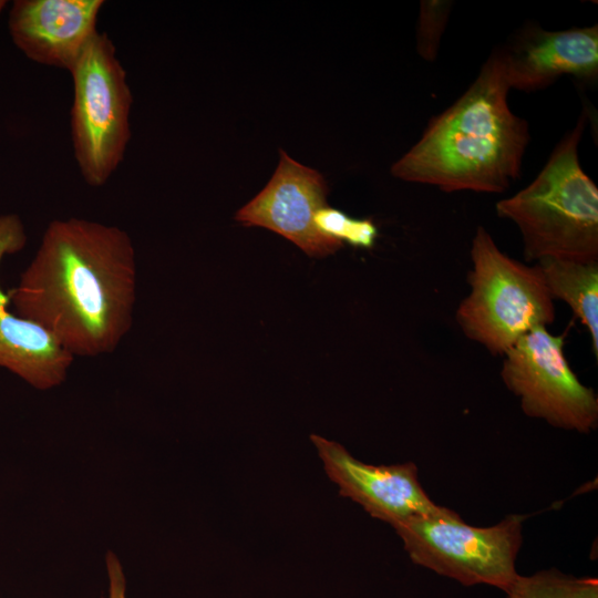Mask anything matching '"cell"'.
Returning a JSON list of instances; mask_svg holds the SVG:
<instances>
[{
	"mask_svg": "<svg viewBox=\"0 0 598 598\" xmlns=\"http://www.w3.org/2000/svg\"><path fill=\"white\" fill-rule=\"evenodd\" d=\"M136 271L135 247L124 229L79 217L54 219L7 295L17 315L74 358L100 357L114 352L132 328Z\"/></svg>",
	"mask_w": 598,
	"mask_h": 598,
	"instance_id": "cell-1",
	"label": "cell"
},
{
	"mask_svg": "<svg viewBox=\"0 0 598 598\" xmlns=\"http://www.w3.org/2000/svg\"><path fill=\"white\" fill-rule=\"evenodd\" d=\"M509 90L497 48L466 91L392 165V175L446 193L505 192L520 176L530 140L527 121L508 105Z\"/></svg>",
	"mask_w": 598,
	"mask_h": 598,
	"instance_id": "cell-2",
	"label": "cell"
},
{
	"mask_svg": "<svg viewBox=\"0 0 598 598\" xmlns=\"http://www.w3.org/2000/svg\"><path fill=\"white\" fill-rule=\"evenodd\" d=\"M587 122L585 110L534 181L496 203L497 216L517 226L526 261H598V187L578 154Z\"/></svg>",
	"mask_w": 598,
	"mask_h": 598,
	"instance_id": "cell-3",
	"label": "cell"
},
{
	"mask_svg": "<svg viewBox=\"0 0 598 598\" xmlns=\"http://www.w3.org/2000/svg\"><path fill=\"white\" fill-rule=\"evenodd\" d=\"M470 254L471 289L455 312L465 337L504 355L529 331L555 321L554 300L536 264L507 256L483 226L476 228Z\"/></svg>",
	"mask_w": 598,
	"mask_h": 598,
	"instance_id": "cell-4",
	"label": "cell"
},
{
	"mask_svg": "<svg viewBox=\"0 0 598 598\" xmlns=\"http://www.w3.org/2000/svg\"><path fill=\"white\" fill-rule=\"evenodd\" d=\"M70 74L73 156L84 182L101 187L123 162L131 140L132 91L105 32L93 37Z\"/></svg>",
	"mask_w": 598,
	"mask_h": 598,
	"instance_id": "cell-5",
	"label": "cell"
},
{
	"mask_svg": "<svg viewBox=\"0 0 598 598\" xmlns=\"http://www.w3.org/2000/svg\"><path fill=\"white\" fill-rule=\"evenodd\" d=\"M525 517L512 514L496 525L476 527L443 507L393 528L415 565L464 586L489 585L506 592L518 576L515 561Z\"/></svg>",
	"mask_w": 598,
	"mask_h": 598,
	"instance_id": "cell-6",
	"label": "cell"
},
{
	"mask_svg": "<svg viewBox=\"0 0 598 598\" xmlns=\"http://www.w3.org/2000/svg\"><path fill=\"white\" fill-rule=\"evenodd\" d=\"M565 338L536 327L504 354L501 377L527 416L586 434L597 427L598 398L570 368Z\"/></svg>",
	"mask_w": 598,
	"mask_h": 598,
	"instance_id": "cell-7",
	"label": "cell"
},
{
	"mask_svg": "<svg viewBox=\"0 0 598 598\" xmlns=\"http://www.w3.org/2000/svg\"><path fill=\"white\" fill-rule=\"evenodd\" d=\"M328 187L323 176L280 150L279 164L261 192L236 213L245 226H258L292 241L311 257H324L342 243L321 235L313 218L326 206Z\"/></svg>",
	"mask_w": 598,
	"mask_h": 598,
	"instance_id": "cell-8",
	"label": "cell"
},
{
	"mask_svg": "<svg viewBox=\"0 0 598 598\" xmlns=\"http://www.w3.org/2000/svg\"><path fill=\"white\" fill-rule=\"evenodd\" d=\"M310 440L339 494L362 506L370 516L393 527L443 509L424 492L414 463L371 465L352 456L337 442L317 434Z\"/></svg>",
	"mask_w": 598,
	"mask_h": 598,
	"instance_id": "cell-9",
	"label": "cell"
},
{
	"mask_svg": "<svg viewBox=\"0 0 598 598\" xmlns=\"http://www.w3.org/2000/svg\"><path fill=\"white\" fill-rule=\"evenodd\" d=\"M509 89L533 92L570 75L598 78V24L548 31L528 23L499 48Z\"/></svg>",
	"mask_w": 598,
	"mask_h": 598,
	"instance_id": "cell-10",
	"label": "cell"
},
{
	"mask_svg": "<svg viewBox=\"0 0 598 598\" xmlns=\"http://www.w3.org/2000/svg\"><path fill=\"white\" fill-rule=\"evenodd\" d=\"M103 6V0H16L9 11V33L29 60L70 72L99 32Z\"/></svg>",
	"mask_w": 598,
	"mask_h": 598,
	"instance_id": "cell-11",
	"label": "cell"
},
{
	"mask_svg": "<svg viewBox=\"0 0 598 598\" xmlns=\"http://www.w3.org/2000/svg\"><path fill=\"white\" fill-rule=\"evenodd\" d=\"M27 243L21 218L0 215V265L7 255ZM9 298L0 286V368H4L38 390L63 383L74 357L42 327L9 309Z\"/></svg>",
	"mask_w": 598,
	"mask_h": 598,
	"instance_id": "cell-12",
	"label": "cell"
},
{
	"mask_svg": "<svg viewBox=\"0 0 598 598\" xmlns=\"http://www.w3.org/2000/svg\"><path fill=\"white\" fill-rule=\"evenodd\" d=\"M554 299L567 303L586 327L598 357V261L542 259L536 262Z\"/></svg>",
	"mask_w": 598,
	"mask_h": 598,
	"instance_id": "cell-13",
	"label": "cell"
},
{
	"mask_svg": "<svg viewBox=\"0 0 598 598\" xmlns=\"http://www.w3.org/2000/svg\"><path fill=\"white\" fill-rule=\"evenodd\" d=\"M505 594L507 598H598V580L553 568L529 576L518 574Z\"/></svg>",
	"mask_w": 598,
	"mask_h": 598,
	"instance_id": "cell-14",
	"label": "cell"
},
{
	"mask_svg": "<svg viewBox=\"0 0 598 598\" xmlns=\"http://www.w3.org/2000/svg\"><path fill=\"white\" fill-rule=\"evenodd\" d=\"M313 224L321 235L355 248L371 249L379 235L371 218H353L327 205L317 210Z\"/></svg>",
	"mask_w": 598,
	"mask_h": 598,
	"instance_id": "cell-15",
	"label": "cell"
},
{
	"mask_svg": "<svg viewBox=\"0 0 598 598\" xmlns=\"http://www.w3.org/2000/svg\"><path fill=\"white\" fill-rule=\"evenodd\" d=\"M450 0H422L416 28V51L420 56L433 62L437 56L442 35L451 16Z\"/></svg>",
	"mask_w": 598,
	"mask_h": 598,
	"instance_id": "cell-16",
	"label": "cell"
},
{
	"mask_svg": "<svg viewBox=\"0 0 598 598\" xmlns=\"http://www.w3.org/2000/svg\"><path fill=\"white\" fill-rule=\"evenodd\" d=\"M105 563L109 578V598H127L126 581L120 560L112 551H109Z\"/></svg>",
	"mask_w": 598,
	"mask_h": 598,
	"instance_id": "cell-17",
	"label": "cell"
},
{
	"mask_svg": "<svg viewBox=\"0 0 598 598\" xmlns=\"http://www.w3.org/2000/svg\"><path fill=\"white\" fill-rule=\"evenodd\" d=\"M6 4H7V1L0 0V14H1L2 10L4 9Z\"/></svg>",
	"mask_w": 598,
	"mask_h": 598,
	"instance_id": "cell-18",
	"label": "cell"
}]
</instances>
